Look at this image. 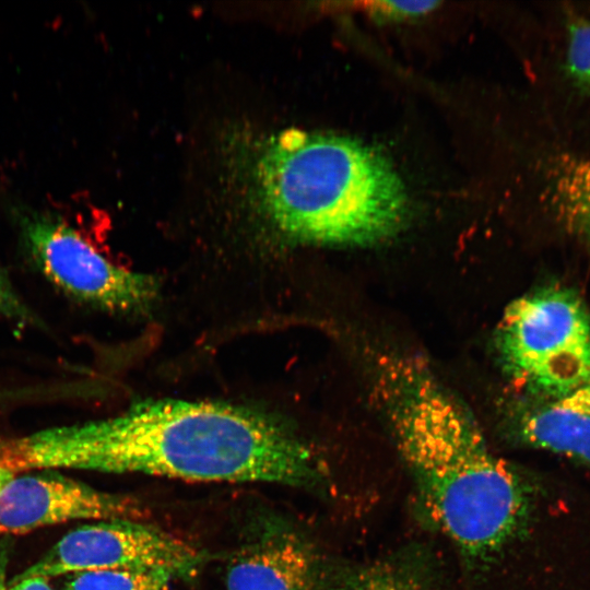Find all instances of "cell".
Instances as JSON below:
<instances>
[{"label":"cell","mask_w":590,"mask_h":590,"mask_svg":"<svg viewBox=\"0 0 590 590\" xmlns=\"http://www.w3.org/2000/svg\"><path fill=\"white\" fill-rule=\"evenodd\" d=\"M15 472L82 469L197 482L314 486L322 461L284 422L246 406L211 401L146 400L110 418L11 438Z\"/></svg>","instance_id":"1"},{"label":"cell","mask_w":590,"mask_h":590,"mask_svg":"<svg viewBox=\"0 0 590 590\" xmlns=\"http://www.w3.org/2000/svg\"><path fill=\"white\" fill-rule=\"evenodd\" d=\"M371 385L429 517L465 562L488 565L523 528L529 484L422 358L380 354Z\"/></svg>","instance_id":"2"},{"label":"cell","mask_w":590,"mask_h":590,"mask_svg":"<svg viewBox=\"0 0 590 590\" xmlns=\"http://www.w3.org/2000/svg\"><path fill=\"white\" fill-rule=\"evenodd\" d=\"M253 201L290 239L366 245L393 235L408 214L404 185L376 149L346 137L286 130L259 143Z\"/></svg>","instance_id":"3"},{"label":"cell","mask_w":590,"mask_h":590,"mask_svg":"<svg viewBox=\"0 0 590 590\" xmlns=\"http://www.w3.org/2000/svg\"><path fill=\"white\" fill-rule=\"evenodd\" d=\"M497 347L517 382L559 399L590 378V309L568 288L527 294L506 308Z\"/></svg>","instance_id":"4"},{"label":"cell","mask_w":590,"mask_h":590,"mask_svg":"<svg viewBox=\"0 0 590 590\" xmlns=\"http://www.w3.org/2000/svg\"><path fill=\"white\" fill-rule=\"evenodd\" d=\"M26 250L43 276L81 304L119 314H144L160 285L149 274L114 264L60 219L32 212L21 217Z\"/></svg>","instance_id":"5"},{"label":"cell","mask_w":590,"mask_h":590,"mask_svg":"<svg viewBox=\"0 0 590 590\" xmlns=\"http://www.w3.org/2000/svg\"><path fill=\"white\" fill-rule=\"evenodd\" d=\"M203 563L196 547L139 520H102L70 531L13 579L108 569L156 570L193 577Z\"/></svg>","instance_id":"6"},{"label":"cell","mask_w":590,"mask_h":590,"mask_svg":"<svg viewBox=\"0 0 590 590\" xmlns=\"http://www.w3.org/2000/svg\"><path fill=\"white\" fill-rule=\"evenodd\" d=\"M13 477L0 491V532L17 534L75 519L139 520L143 509L130 497L95 489L51 473Z\"/></svg>","instance_id":"7"},{"label":"cell","mask_w":590,"mask_h":590,"mask_svg":"<svg viewBox=\"0 0 590 590\" xmlns=\"http://www.w3.org/2000/svg\"><path fill=\"white\" fill-rule=\"evenodd\" d=\"M316 546L278 520L259 522L231 557L227 590H321L327 577Z\"/></svg>","instance_id":"8"},{"label":"cell","mask_w":590,"mask_h":590,"mask_svg":"<svg viewBox=\"0 0 590 590\" xmlns=\"http://www.w3.org/2000/svg\"><path fill=\"white\" fill-rule=\"evenodd\" d=\"M516 434L529 446L590 467V378L567 396L524 413Z\"/></svg>","instance_id":"9"},{"label":"cell","mask_w":590,"mask_h":590,"mask_svg":"<svg viewBox=\"0 0 590 590\" xmlns=\"http://www.w3.org/2000/svg\"><path fill=\"white\" fill-rule=\"evenodd\" d=\"M321 590H442L427 551L409 547L327 578Z\"/></svg>","instance_id":"10"},{"label":"cell","mask_w":590,"mask_h":590,"mask_svg":"<svg viewBox=\"0 0 590 590\" xmlns=\"http://www.w3.org/2000/svg\"><path fill=\"white\" fill-rule=\"evenodd\" d=\"M174 580L156 570L108 569L76 573L64 590H172Z\"/></svg>","instance_id":"11"},{"label":"cell","mask_w":590,"mask_h":590,"mask_svg":"<svg viewBox=\"0 0 590 590\" xmlns=\"http://www.w3.org/2000/svg\"><path fill=\"white\" fill-rule=\"evenodd\" d=\"M566 63L576 86L590 93V21L575 20L569 24Z\"/></svg>","instance_id":"12"},{"label":"cell","mask_w":590,"mask_h":590,"mask_svg":"<svg viewBox=\"0 0 590 590\" xmlns=\"http://www.w3.org/2000/svg\"><path fill=\"white\" fill-rule=\"evenodd\" d=\"M0 317L20 326H40L36 314L17 294L5 272L0 268Z\"/></svg>","instance_id":"13"},{"label":"cell","mask_w":590,"mask_h":590,"mask_svg":"<svg viewBox=\"0 0 590 590\" xmlns=\"http://www.w3.org/2000/svg\"><path fill=\"white\" fill-rule=\"evenodd\" d=\"M437 3L430 1L378 2L376 11L389 16H414L428 12Z\"/></svg>","instance_id":"14"},{"label":"cell","mask_w":590,"mask_h":590,"mask_svg":"<svg viewBox=\"0 0 590 590\" xmlns=\"http://www.w3.org/2000/svg\"><path fill=\"white\" fill-rule=\"evenodd\" d=\"M7 590H55L50 587L47 578L28 577L22 579H13L8 583Z\"/></svg>","instance_id":"15"},{"label":"cell","mask_w":590,"mask_h":590,"mask_svg":"<svg viewBox=\"0 0 590 590\" xmlns=\"http://www.w3.org/2000/svg\"><path fill=\"white\" fill-rule=\"evenodd\" d=\"M11 542L9 538L0 540V590H7V568L10 562Z\"/></svg>","instance_id":"16"},{"label":"cell","mask_w":590,"mask_h":590,"mask_svg":"<svg viewBox=\"0 0 590 590\" xmlns=\"http://www.w3.org/2000/svg\"><path fill=\"white\" fill-rule=\"evenodd\" d=\"M15 476V473L3 468H0V491L2 487Z\"/></svg>","instance_id":"17"}]
</instances>
